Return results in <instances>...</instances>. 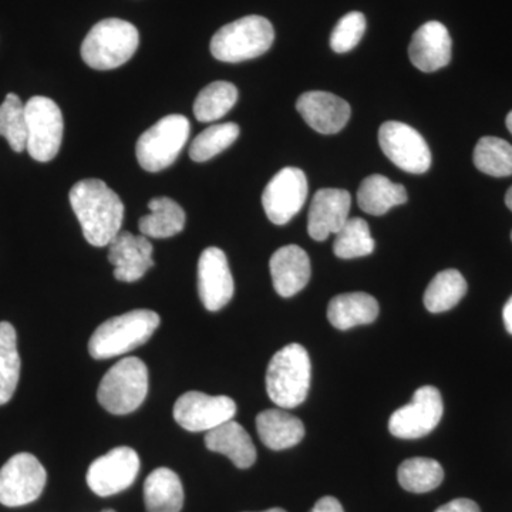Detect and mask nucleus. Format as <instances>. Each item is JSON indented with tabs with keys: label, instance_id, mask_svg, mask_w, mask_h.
I'll use <instances>...</instances> for the list:
<instances>
[{
	"label": "nucleus",
	"instance_id": "10",
	"mask_svg": "<svg viewBox=\"0 0 512 512\" xmlns=\"http://www.w3.org/2000/svg\"><path fill=\"white\" fill-rule=\"evenodd\" d=\"M443 413L439 390L433 386L420 387L414 392L412 402L390 416V433L403 440L421 439L439 426Z\"/></svg>",
	"mask_w": 512,
	"mask_h": 512
},
{
	"label": "nucleus",
	"instance_id": "29",
	"mask_svg": "<svg viewBox=\"0 0 512 512\" xmlns=\"http://www.w3.org/2000/svg\"><path fill=\"white\" fill-rule=\"evenodd\" d=\"M397 478L404 490L410 493H430L443 483L444 470L433 458L414 457L400 464Z\"/></svg>",
	"mask_w": 512,
	"mask_h": 512
},
{
	"label": "nucleus",
	"instance_id": "20",
	"mask_svg": "<svg viewBox=\"0 0 512 512\" xmlns=\"http://www.w3.org/2000/svg\"><path fill=\"white\" fill-rule=\"evenodd\" d=\"M272 282L282 298H292L305 289L311 279V259L298 245L279 248L269 261Z\"/></svg>",
	"mask_w": 512,
	"mask_h": 512
},
{
	"label": "nucleus",
	"instance_id": "3",
	"mask_svg": "<svg viewBox=\"0 0 512 512\" xmlns=\"http://www.w3.org/2000/svg\"><path fill=\"white\" fill-rule=\"evenodd\" d=\"M160 323V315L150 309H136L107 319L90 338V355L106 360L131 352L147 343Z\"/></svg>",
	"mask_w": 512,
	"mask_h": 512
},
{
	"label": "nucleus",
	"instance_id": "35",
	"mask_svg": "<svg viewBox=\"0 0 512 512\" xmlns=\"http://www.w3.org/2000/svg\"><path fill=\"white\" fill-rule=\"evenodd\" d=\"M366 32V18L363 13L350 12L339 20L330 36V47L335 53H348L359 45Z\"/></svg>",
	"mask_w": 512,
	"mask_h": 512
},
{
	"label": "nucleus",
	"instance_id": "34",
	"mask_svg": "<svg viewBox=\"0 0 512 512\" xmlns=\"http://www.w3.org/2000/svg\"><path fill=\"white\" fill-rule=\"evenodd\" d=\"M0 136L8 140L16 153L26 150L28 124H26L25 104L18 94L9 93L0 106Z\"/></svg>",
	"mask_w": 512,
	"mask_h": 512
},
{
	"label": "nucleus",
	"instance_id": "37",
	"mask_svg": "<svg viewBox=\"0 0 512 512\" xmlns=\"http://www.w3.org/2000/svg\"><path fill=\"white\" fill-rule=\"evenodd\" d=\"M311 512H345V510L335 497H323L313 505Z\"/></svg>",
	"mask_w": 512,
	"mask_h": 512
},
{
	"label": "nucleus",
	"instance_id": "18",
	"mask_svg": "<svg viewBox=\"0 0 512 512\" xmlns=\"http://www.w3.org/2000/svg\"><path fill=\"white\" fill-rule=\"evenodd\" d=\"M296 110L309 127L320 134H336L345 128L352 114L349 103L328 92L303 93L296 101Z\"/></svg>",
	"mask_w": 512,
	"mask_h": 512
},
{
	"label": "nucleus",
	"instance_id": "5",
	"mask_svg": "<svg viewBox=\"0 0 512 512\" xmlns=\"http://www.w3.org/2000/svg\"><path fill=\"white\" fill-rule=\"evenodd\" d=\"M274 26L262 16H245L218 30L211 53L224 63H241L265 55L274 45Z\"/></svg>",
	"mask_w": 512,
	"mask_h": 512
},
{
	"label": "nucleus",
	"instance_id": "13",
	"mask_svg": "<svg viewBox=\"0 0 512 512\" xmlns=\"http://www.w3.org/2000/svg\"><path fill=\"white\" fill-rule=\"evenodd\" d=\"M306 175L295 167L282 168L266 185L262 205L268 220L275 225H286L302 210L308 198Z\"/></svg>",
	"mask_w": 512,
	"mask_h": 512
},
{
	"label": "nucleus",
	"instance_id": "1",
	"mask_svg": "<svg viewBox=\"0 0 512 512\" xmlns=\"http://www.w3.org/2000/svg\"><path fill=\"white\" fill-rule=\"evenodd\" d=\"M69 198L84 238L93 247H109L123 231V201L104 181L96 178L79 181L70 190Z\"/></svg>",
	"mask_w": 512,
	"mask_h": 512
},
{
	"label": "nucleus",
	"instance_id": "11",
	"mask_svg": "<svg viewBox=\"0 0 512 512\" xmlns=\"http://www.w3.org/2000/svg\"><path fill=\"white\" fill-rule=\"evenodd\" d=\"M379 144L384 156L406 173L423 174L430 168L429 144L409 124L386 121L379 128Z\"/></svg>",
	"mask_w": 512,
	"mask_h": 512
},
{
	"label": "nucleus",
	"instance_id": "31",
	"mask_svg": "<svg viewBox=\"0 0 512 512\" xmlns=\"http://www.w3.org/2000/svg\"><path fill=\"white\" fill-rule=\"evenodd\" d=\"M474 165L491 177L512 175V146L503 138L487 136L478 141L474 150Z\"/></svg>",
	"mask_w": 512,
	"mask_h": 512
},
{
	"label": "nucleus",
	"instance_id": "17",
	"mask_svg": "<svg viewBox=\"0 0 512 512\" xmlns=\"http://www.w3.org/2000/svg\"><path fill=\"white\" fill-rule=\"evenodd\" d=\"M352 197L346 190L322 188L313 197L309 208L308 232L315 241H326L349 220Z\"/></svg>",
	"mask_w": 512,
	"mask_h": 512
},
{
	"label": "nucleus",
	"instance_id": "26",
	"mask_svg": "<svg viewBox=\"0 0 512 512\" xmlns=\"http://www.w3.org/2000/svg\"><path fill=\"white\" fill-rule=\"evenodd\" d=\"M150 214L138 222L141 235L147 238H171L180 234L185 225V212L180 204L168 197L153 198L148 202Z\"/></svg>",
	"mask_w": 512,
	"mask_h": 512
},
{
	"label": "nucleus",
	"instance_id": "30",
	"mask_svg": "<svg viewBox=\"0 0 512 512\" xmlns=\"http://www.w3.org/2000/svg\"><path fill=\"white\" fill-rule=\"evenodd\" d=\"M238 89L229 82L208 84L198 94L194 103L195 119L201 123H212L222 119L237 104Z\"/></svg>",
	"mask_w": 512,
	"mask_h": 512
},
{
	"label": "nucleus",
	"instance_id": "25",
	"mask_svg": "<svg viewBox=\"0 0 512 512\" xmlns=\"http://www.w3.org/2000/svg\"><path fill=\"white\" fill-rule=\"evenodd\" d=\"M409 200L406 188L402 184H394L384 175L375 174L365 178L357 191V204L366 214H386L397 205Z\"/></svg>",
	"mask_w": 512,
	"mask_h": 512
},
{
	"label": "nucleus",
	"instance_id": "14",
	"mask_svg": "<svg viewBox=\"0 0 512 512\" xmlns=\"http://www.w3.org/2000/svg\"><path fill=\"white\" fill-rule=\"evenodd\" d=\"M140 471V458L131 447H116L94 460L87 471V485L99 497L119 494L133 485Z\"/></svg>",
	"mask_w": 512,
	"mask_h": 512
},
{
	"label": "nucleus",
	"instance_id": "36",
	"mask_svg": "<svg viewBox=\"0 0 512 512\" xmlns=\"http://www.w3.org/2000/svg\"><path fill=\"white\" fill-rule=\"evenodd\" d=\"M434 512H481V510L473 500L457 498V500L441 505V507L437 508Z\"/></svg>",
	"mask_w": 512,
	"mask_h": 512
},
{
	"label": "nucleus",
	"instance_id": "21",
	"mask_svg": "<svg viewBox=\"0 0 512 512\" xmlns=\"http://www.w3.org/2000/svg\"><path fill=\"white\" fill-rule=\"evenodd\" d=\"M205 446L214 453L224 454L241 470L254 466L256 461L254 441L248 431L234 419L207 431Z\"/></svg>",
	"mask_w": 512,
	"mask_h": 512
},
{
	"label": "nucleus",
	"instance_id": "9",
	"mask_svg": "<svg viewBox=\"0 0 512 512\" xmlns=\"http://www.w3.org/2000/svg\"><path fill=\"white\" fill-rule=\"evenodd\" d=\"M45 467L33 454L19 453L0 468V504L22 507L36 501L45 490Z\"/></svg>",
	"mask_w": 512,
	"mask_h": 512
},
{
	"label": "nucleus",
	"instance_id": "23",
	"mask_svg": "<svg viewBox=\"0 0 512 512\" xmlns=\"http://www.w3.org/2000/svg\"><path fill=\"white\" fill-rule=\"evenodd\" d=\"M379 316V302L365 292L342 293L335 296L328 306V320L333 328L349 330L369 325Z\"/></svg>",
	"mask_w": 512,
	"mask_h": 512
},
{
	"label": "nucleus",
	"instance_id": "24",
	"mask_svg": "<svg viewBox=\"0 0 512 512\" xmlns=\"http://www.w3.org/2000/svg\"><path fill=\"white\" fill-rule=\"evenodd\" d=\"M144 503L147 512H181L184 487L180 477L170 468H157L144 483Z\"/></svg>",
	"mask_w": 512,
	"mask_h": 512
},
{
	"label": "nucleus",
	"instance_id": "22",
	"mask_svg": "<svg viewBox=\"0 0 512 512\" xmlns=\"http://www.w3.org/2000/svg\"><path fill=\"white\" fill-rule=\"evenodd\" d=\"M259 439L271 450L281 451L298 446L305 437V426L301 419L285 409H269L256 416Z\"/></svg>",
	"mask_w": 512,
	"mask_h": 512
},
{
	"label": "nucleus",
	"instance_id": "19",
	"mask_svg": "<svg viewBox=\"0 0 512 512\" xmlns=\"http://www.w3.org/2000/svg\"><path fill=\"white\" fill-rule=\"evenodd\" d=\"M450 33L443 23L431 20L416 30L409 46L410 62L424 73L446 67L451 60Z\"/></svg>",
	"mask_w": 512,
	"mask_h": 512
},
{
	"label": "nucleus",
	"instance_id": "40",
	"mask_svg": "<svg viewBox=\"0 0 512 512\" xmlns=\"http://www.w3.org/2000/svg\"><path fill=\"white\" fill-rule=\"evenodd\" d=\"M505 123H507V128L508 130H510V133L512 134V111L508 113L507 121H505Z\"/></svg>",
	"mask_w": 512,
	"mask_h": 512
},
{
	"label": "nucleus",
	"instance_id": "16",
	"mask_svg": "<svg viewBox=\"0 0 512 512\" xmlns=\"http://www.w3.org/2000/svg\"><path fill=\"white\" fill-rule=\"evenodd\" d=\"M109 261L117 281L133 284L153 268V245L144 235L121 231L109 245Z\"/></svg>",
	"mask_w": 512,
	"mask_h": 512
},
{
	"label": "nucleus",
	"instance_id": "41",
	"mask_svg": "<svg viewBox=\"0 0 512 512\" xmlns=\"http://www.w3.org/2000/svg\"><path fill=\"white\" fill-rule=\"evenodd\" d=\"M262 512H286L285 510H282V508H271V510H266Z\"/></svg>",
	"mask_w": 512,
	"mask_h": 512
},
{
	"label": "nucleus",
	"instance_id": "27",
	"mask_svg": "<svg viewBox=\"0 0 512 512\" xmlns=\"http://www.w3.org/2000/svg\"><path fill=\"white\" fill-rule=\"evenodd\" d=\"M467 282L456 269H446L434 276L424 292V306L431 313L450 311L466 296Z\"/></svg>",
	"mask_w": 512,
	"mask_h": 512
},
{
	"label": "nucleus",
	"instance_id": "4",
	"mask_svg": "<svg viewBox=\"0 0 512 512\" xmlns=\"http://www.w3.org/2000/svg\"><path fill=\"white\" fill-rule=\"evenodd\" d=\"M140 36L136 26L121 19H104L83 40L82 57L96 70H113L137 52Z\"/></svg>",
	"mask_w": 512,
	"mask_h": 512
},
{
	"label": "nucleus",
	"instance_id": "38",
	"mask_svg": "<svg viewBox=\"0 0 512 512\" xmlns=\"http://www.w3.org/2000/svg\"><path fill=\"white\" fill-rule=\"evenodd\" d=\"M503 319L505 329L508 330V333L512 335V296L508 299V302L505 303L504 311H503Z\"/></svg>",
	"mask_w": 512,
	"mask_h": 512
},
{
	"label": "nucleus",
	"instance_id": "2",
	"mask_svg": "<svg viewBox=\"0 0 512 512\" xmlns=\"http://www.w3.org/2000/svg\"><path fill=\"white\" fill-rule=\"evenodd\" d=\"M311 357L299 343L279 350L266 370V392L281 409H295L308 397L311 387Z\"/></svg>",
	"mask_w": 512,
	"mask_h": 512
},
{
	"label": "nucleus",
	"instance_id": "33",
	"mask_svg": "<svg viewBox=\"0 0 512 512\" xmlns=\"http://www.w3.org/2000/svg\"><path fill=\"white\" fill-rule=\"evenodd\" d=\"M239 137V127L235 123L214 124L205 128L194 138L190 147V157L195 163L211 160L227 150Z\"/></svg>",
	"mask_w": 512,
	"mask_h": 512
},
{
	"label": "nucleus",
	"instance_id": "8",
	"mask_svg": "<svg viewBox=\"0 0 512 512\" xmlns=\"http://www.w3.org/2000/svg\"><path fill=\"white\" fill-rule=\"evenodd\" d=\"M28 143L26 150L33 160L47 163L59 154L63 141V114L55 101L32 97L25 104Z\"/></svg>",
	"mask_w": 512,
	"mask_h": 512
},
{
	"label": "nucleus",
	"instance_id": "42",
	"mask_svg": "<svg viewBox=\"0 0 512 512\" xmlns=\"http://www.w3.org/2000/svg\"><path fill=\"white\" fill-rule=\"evenodd\" d=\"M101 512H116L114 510H104V511H101Z\"/></svg>",
	"mask_w": 512,
	"mask_h": 512
},
{
	"label": "nucleus",
	"instance_id": "7",
	"mask_svg": "<svg viewBox=\"0 0 512 512\" xmlns=\"http://www.w3.org/2000/svg\"><path fill=\"white\" fill-rule=\"evenodd\" d=\"M190 131V121L181 114H171L157 121L138 138V163L150 173H158L170 167L187 144Z\"/></svg>",
	"mask_w": 512,
	"mask_h": 512
},
{
	"label": "nucleus",
	"instance_id": "39",
	"mask_svg": "<svg viewBox=\"0 0 512 512\" xmlns=\"http://www.w3.org/2000/svg\"><path fill=\"white\" fill-rule=\"evenodd\" d=\"M505 204H507V207L512 211V187H510V190L505 194Z\"/></svg>",
	"mask_w": 512,
	"mask_h": 512
},
{
	"label": "nucleus",
	"instance_id": "32",
	"mask_svg": "<svg viewBox=\"0 0 512 512\" xmlns=\"http://www.w3.org/2000/svg\"><path fill=\"white\" fill-rule=\"evenodd\" d=\"M375 247V239L370 234L367 221L363 218H349L336 234L333 252L340 259H355L373 254Z\"/></svg>",
	"mask_w": 512,
	"mask_h": 512
},
{
	"label": "nucleus",
	"instance_id": "28",
	"mask_svg": "<svg viewBox=\"0 0 512 512\" xmlns=\"http://www.w3.org/2000/svg\"><path fill=\"white\" fill-rule=\"evenodd\" d=\"M19 379L18 336L12 323L0 322V406L10 402Z\"/></svg>",
	"mask_w": 512,
	"mask_h": 512
},
{
	"label": "nucleus",
	"instance_id": "43",
	"mask_svg": "<svg viewBox=\"0 0 512 512\" xmlns=\"http://www.w3.org/2000/svg\"><path fill=\"white\" fill-rule=\"evenodd\" d=\"M511 239H512V232H511Z\"/></svg>",
	"mask_w": 512,
	"mask_h": 512
},
{
	"label": "nucleus",
	"instance_id": "15",
	"mask_svg": "<svg viewBox=\"0 0 512 512\" xmlns=\"http://www.w3.org/2000/svg\"><path fill=\"white\" fill-rule=\"evenodd\" d=\"M235 286L227 255L220 248L204 249L198 261V293L204 308L221 311L234 296Z\"/></svg>",
	"mask_w": 512,
	"mask_h": 512
},
{
	"label": "nucleus",
	"instance_id": "6",
	"mask_svg": "<svg viewBox=\"0 0 512 512\" xmlns=\"http://www.w3.org/2000/svg\"><path fill=\"white\" fill-rule=\"evenodd\" d=\"M148 393V369L138 357H124L101 379L97 400L107 412L123 416L140 409Z\"/></svg>",
	"mask_w": 512,
	"mask_h": 512
},
{
	"label": "nucleus",
	"instance_id": "12",
	"mask_svg": "<svg viewBox=\"0 0 512 512\" xmlns=\"http://www.w3.org/2000/svg\"><path fill=\"white\" fill-rule=\"evenodd\" d=\"M237 403L228 396H210L201 392H187L174 404V420L191 433H207L225 421L234 419Z\"/></svg>",
	"mask_w": 512,
	"mask_h": 512
}]
</instances>
